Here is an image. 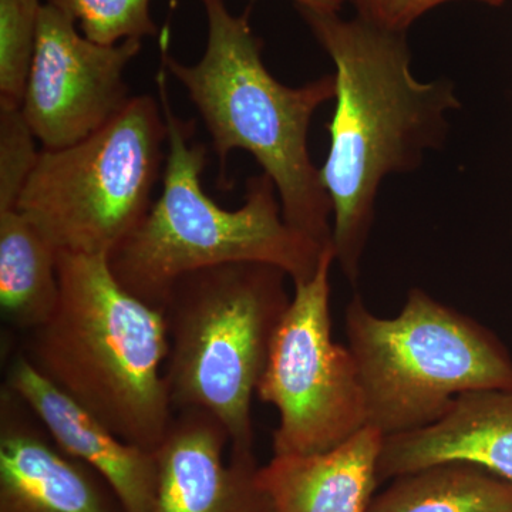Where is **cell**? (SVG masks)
<instances>
[{
	"instance_id": "11",
	"label": "cell",
	"mask_w": 512,
	"mask_h": 512,
	"mask_svg": "<svg viewBox=\"0 0 512 512\" xmlns=\"http://www.w3.org/2000/svg\"><path fill=\"white\" fill-rule=\"evenodd\" d=\"M228 430L207 410L174 412L156 450L153 512H274L258 483L256 460L229 458Z\"/></svg>"
},
{
	"instance_id": "19",
	"label": "cell",
	"mask_w": 512,
	"mask_h": 512,
	"mask_svg": "<svg viewBox=\"0 0 512 512\" xmlns=\"http://www.w3.org/2000/svg\"><path fill=\"white\" fill-rule=\"evenodd\" d=\"M22 109H0V211L18 207L40 150Z\"/></svg>"
},
{
	"instance_id": "20",
	"label": "cell",
	"mask_w": 512,
	"mask_h": 512,
	"mask_svg": "<svg viewBox=\"0 0 512 512\" xmlns=\"http://www.w3.org/2000/svg\"><path fill=\"white\" fill-rule=\"evenodd\" d=\"M356 16L393 32L407 33L417 20L451 2H476L500 8L505 0H348Z\"/></svg>"
},
{
	"instance_id": "15",
	"label": "cell",
	"mask_w": 512,
	"mask_h": 512,
	"mask_svg": "<svg viewBox=\"0 0 512 512\" xmlns=\"http://www.w3.org/2000/svg\"><path fill=\"white\" fill-rule=\"evenodd\" d=\"M59 251L22 211H0V311L28 333L46 323L60 299Z\"/></svg>"
},
{
	"instance_id": "8",
	"label": "cell",
	"mask_w": 512,
	"mask_h": 512,
	"mask_svg": "<svg viewBox=\"0 0 512 512\" xmlns=\"http://www.w3.org/2000/svg\"><path fill=\"white\" fill-rule=\"evenodd\" d=\"M333 264L329 247L311 281L293 285L292 301L256 389L261 402L278 410L275 457L325 453L369 426L355 356L349 346L332 339Z\"/></svg>"
},
{
	"instance_id": "17",
	"label": "cell",
	"mask_w": 512,
	"mask_h": 512,
	"mask_svg": "<svg viewBox=\"0 0 512 512\" xmlns=\"http://www.w3.org/2000/svg\"><path fill=\"white\" fill-rule=\"evenodd\" d=\"M42 6L40 0H0V109H22Z\"/></svg>"
},
{
	"instance_id": "12",
	"label": "cell",
	"mask_w": 512,
	"mask_h": 512,
	"mask_svg": "<svg viewBox=\"0 0 512 512\" xmlns=\"http://www.w3.org/2000/svg\"><path fill=\"white\" fill-rule=\"evenodd\" d=\"M3 384L25 400L60 450L104 478L127 512H153L158 483L156 451L120 439L40 375L20 349L10 357Z\"/></svg>"
},
{
	"instance_id": "5",
	"label": "cell",
	"mask_w": 512,
	"mask_h": 512,
	"mask_svg": "<svg viewBox=\"0 0 512 512\" xmlns=\"http://www.w3.org/2000/svg\"><path fill=\"white\" fill-rule=\"evenodd\" d=\"M288 278L261 262L212 266L175 281L161 309L174 412L195 407L218 417L232 458L255 460L252 397L292 301Z\"/></svg>"
},
{
	"instance_id": "9",
	"label": "cell",
	"mask_w": 512,
	"mask_h": 512,
	"mask_svg": "<svg viewBox=\"0 0 512 512\" xmlns=\"http://www.w3.org/2000/svg\"><path fill=\"white\" fill-rule=\"evenodd\" d=\"M74 20L45 3L22 113L43 150L79 143L131 99L124 73L140 53L141 40L104 46L80 35Z\"/></svg>"
},
{
	"instance_id": "14",
	"label": "cell",
	"mask_w": 512,
	"mask_h": 512,
	"mask_svg": "<svg viewBox=\"0 0 512 512\" xmlns=\"http://www.w3.org/2000/svg\"><path fill=\"white\" fill-rule=\"evenodd\" d=\"M383 439L367 426L325 453L274 456L259 467L258 483L274 512H369Z\"/></svg>"
},
{
	"instance_id": "1",
	"label": "cell",
	"mask_w": 512,
	"mask_h": 512,
	"mask_svg": "<svg viewBox=\"0 0 512 512\" xmlns=\"http://www.w3.org/2000/svg\"><path fill=\"white\" fill-rule=\"evenodd\" d=\"M296 9L335 64L329 153L319 170L332 202L335 262L355 285L383 181L419 170L427 153L444 146L448 116L461 101L453 80L414 76L407 33L359 16Z\"/></svg>"
},
{
	"instance_id": "16",
	"label": "cell",
	"mask_w": 512,
	"mask_h": 512,
	"mask_svg": "<svg viewBox=\"0 0 512 512\" xmlns=\"http://www.w3.org/2000/svg\"><path fill=\"white\" fill-rule=\"evenodd\" d=\"M369 512H512V484L474 464H437L394 478Z\"/></svg>"
},
{
	"instance_id": "13",
	"label": "cell",
	"mask_w": 512,
	"mask_h": 512,
	"mask_svg": "<svg viewBox=\"0 0 512 512\" xmlns=\"http://www.w3.org/2000/svg\"><path fill=\"white\" fill-rule=\"evenodd\" d=\"M444 463L474 464L512 484V389L461 394L430 426L384 437L377 478Z\"/></svg>"
},
{
	"instance_id": "2",
	"label": "cell",
	"mask_w": 512,
	"mask_h": 512,
	"mask_svg": "<svg viewBox=\"0 0 512 512\" xmlns=\"http://www.w3.org/2000/svg\"><path fill=\"white\" fill-rule=\"evenodd\" d=\"M57 272L59 305L19 349L120 439L156 451L174 416L163 312L121 288L107 256L59 252Z\"/></svg>"
},
{
	"instance_id": "21",
	"label": "cell",
	"mask_w": 512,
	"mask_h": 512,
	"mask_svg": "<svg viewBox=\"0 0 512 512\" xmlns=\"http://www.w3.org/2000/svg\"><path fill=\"white\" fill-rule=\"evenodd\" d=\"M296 8L316 10V12L339 13L348 0H293Z\"/></svg>"
},
{
	"instance_id": "3",
	"label": "cell",
	"mask_w": 512,
	"mask_h": 512,
	"mask_svg": "<svg viewBox=\"0 0 512 512\" xmlns=\"http://www.w3.org/2000/svg\"><path fill=\"white\" fill-rule=\"evenodd\" d=\"M201 2L208 36L200 62H178L165 42L161 60L200 111L220 158L222 183H227L229 154L247 151L274 181L285 221L320 247H332V202L313 164L308 137L316 111L335 100V74L285 86L262 59L264 42L249 23L252 5L232 15L225 0Z\"/></svg>"
},
{
	"instance_id": "18",
	"label": "cell",
	"mask_w": 512,
	"mask_h": 512,
	"mask_svg": "<svg viewBox=\"0 0 512 512\" xmlns=\"http://www.w3.org/2000/svg\"><path fill=\"white\" fill-rule=\"evenodd\" d=\"M151 0H47L80 23L83 35L99 45L156 37L160 30L150 13Z\"/></svg>"
},
{
	"instance_id": "4",
	"label": "cell",
	"mask_w": 512,
	"mask_h": 512,
	"mask_svg": "<svg viewBox=\"0 0 512 512\" xmlns=\"http://www.w3.org/2000/svg\"><path fill=\"white\" fill-rule=\"evenodd\" d=\"M157 86L168 127L163 191L107 256L121 288L161 311L175 281L212 266L261 262L285 271L293 285L311 281L326 248L285 221L274 181L264 173L248 178L238 210L211 200L201 184L207 147L194 141V120L174 113L164 66Z\"/></svg>"
},
{
	"instance_id": "10",
	"label": "cell",
	"mask_w": 512,
	"mask_h": 512,
	"mask_svg": "<svg viewBox=\"0 0 512 512\" xmlns=\"http://www.w3.org/2000/svg\"><path fill=\"white\" fill-rule=\"evenodd\" d=\"M0 512H127L104 478L60 450L6 384L0 389Z\"/></svg>"
},
{
	"instance_id": "6",
	"label": "cell",
	"mask_w": 512,
	"mask_h": 512,
	"mask_svg": "<svg viewBox=\"0 0 512 512\" xmlns=\"http://www.w3.org/2000/svg\"><path fill=\"white\" fill-rule=\"evenodd\" d=\"M345 325L369 426L383 437L430 426L461 394L512 389V357L497 336L423 289H410L396 318L356 295Z\"/></svg>"
},
{
	"instance_id": "7",
	"label": "cell",
	"mask_w": 512,
	"mask_h": 512,
	"mask_svg": "<svg viewBox=\"0 0 512 512\" xmlns=\"http://www.w3.org/2000/svg\"><path fill=\"white\" fill-rule=\"evenodd\" d=\"M160 104L148 94L131 97L92 136L40 150L16 210L57 251L109 256L144 220L167 160Z\"/></svg>"
}]
</instances>
